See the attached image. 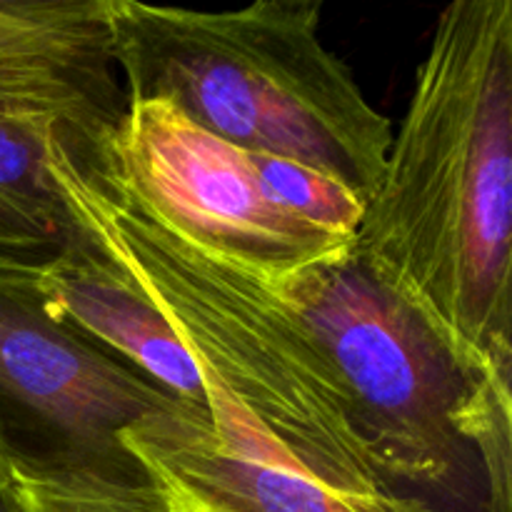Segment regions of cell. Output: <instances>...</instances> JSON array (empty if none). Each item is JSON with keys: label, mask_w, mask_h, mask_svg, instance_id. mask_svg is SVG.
Here are the masks:
<instances>
[{"label": "cell", "mask_w": 512, "mask_h": 512, "mask_svg": "<svg viewBox=\"0 0 512 512\" xmlns=\"http://www.w3.org/2000/svg\"><path fill=\"white\" fill-rule=\"evenodd\" d=\"M355 250L455 353L512 370V0L440 13Z\"/></svg>", "instance_id": "1"}, {"label": "cell", "mask_w": 512, "mask_h": 512, "mask_svg": "<svg viewBox=\"0 0 512 512\" xmlns=\"http://www.w3.org/2000/svg\"><path fill=\"white\" fill-rule=\"evenodd\" d=\"M108 0H0V83L55 80L125 100Z\"/></svg>", "instance_id": "10"}, {"label": "cell", "mask_w": 512, "mask_h": 512, "mask_svg": "<svg viewBox=\"0 0 512 512\" xmlns=\"http://www.w3.org/2000/svg\"><path fill=\"white\" fill-rule=\"evenodd\" d=\"M128 103L55 80L0 83V203L63 248L73 218L55 185L53 148L68 135L115 130Z\"/></svg>", "instance_id": "9"}, {"label": "cell", "mask_w": 512, "mask_h": 512, "mask_svg": "<svg viewBox=\"0 0 512 512\" xmlns=\"http://www.w3.org/2000/svg\"><path fill=\"white\" fill-rule=\"evenodd\" d=\"M38 268L0 260V473L25 488L160 485L128 435L210 418L55 318Z\"/></svg>", "instance_id": "5"}, {"label": "cell", "mask_w": 512, "mask_h": 512, "mask_svg": "<svg viewBox=\"0 0 512 512\" xmlns=\"http://www.w3.org/2000/svg\"><path fill=\"white\" fill-rule=\"evenodd\" d=\"M248 160L268 198L280 208L340 238L355 240L365 203L353 190L295 160L263 153H248Z\"/></svg>", "instance_id": "11"}, {"label": "cell", "mask_w": 512, "mask_h": 512, "mask_svg": "<svg viewBox=\"0 0 512 512\" xmlns=\"http://www.w3.org/2000/svg\"><path fill=\"white\" fill-rule=\"evenodd\" d=\"M113 173L155 223L268 285L353 243L280 208L245 150L213 138L168 103L128 105L113 135Z\"/></svg>", "instance_id": "6"}, {"label": "cell", "mask_w": 512, "mask_h": 512, "mask_svg": "<svg viewBox=\"0 0 512 512\" xmlns=\"http://www.w3.org/2000/svg\"><path fill=\"white\" fill-rule=\"evenodd\" d=\"M320 13V0L220 13L108 0L125 100L168 103L213 138L308 165L368 203L393 125L323 43Z\"/></svg>", "instance_id": "3"}, {"label": "cell", "mask_w": 512, "mask_h": 512, "mask_svg": "<svg viewBox=\"0 0 512 512\" xmlns=\"http://www.w3.org/2000/svg\"><path fill=\"white\" fill-rule=\"evenodd\" d=\"M60 250L55 240L40 233L23 215L0 203V260L43 265Z\"/></svg>", "instance_id": "13"}, {"label": "cell", "mask_w": 512, "mask_h": 512, "mask_svg": "<svg viewBox=\"0 0 512 512\" xmlns=\"http://www.w3.org/2000/svg\"><path fill=\"white\" fill-rule=\"evenodd\" d=\"M353 243L268 288L325 358L355 438L398 493L460 495L473 468L488 512H510V385L465 363Z\"/></svg>", "instance_id": "4"}, {"label": "cell", "mask_w": 512, "mask_h": 512, "mask_svg": "<svg viewBox=\"0 0 512 512\" xmlns=\"http://www.w3.org/2000/svg\"><path fill=\"white\" fill-rule=\"evenodd\" d=\"M70 218L65 245L38 268L45 308L210 418L198 365L170 320L93 233Z\"/></svg>", "instance_id": "7"}, {"label": "cell", "mask_w": 512, "mask_h": 512, "mask_svg": "<svg viewBox=\"0 0 512 512\" xmlns=\"http://www.w3.org/2000/svg\"><path fill=\"white\" fill-rule=\"evenodd\" d=\"M133 453L195 512H438L408 493H340L318 480L228 453L203 418H180L128 435Z\"/></svg>", "instance_id": "8"}, {"label": "cell", "mask_w": 512, "mask_h": 512, "mask_svg": "<svg viewBox=\"0 0 512 512\" xmlns=\"http://www.w3.org/2000/svg\"><path fill=\"white\" fill-rule=\"evenodd\" d=\"M25 493L30 512H195L163 480L140 490H60L33 485Z\"/></svg>", "instance_id": "12"}, {"label": "cell", "mask_w": 512, "mask_h": 512, "mask_svg": "<svg viewBox=\"0 0 512 512\" xmlns=\"http://www.w3.org/2000/svg\"><path fill=\"white\" fill-rule=\"evenodd\" d=\"M113 135L63 138L50 173L70 213L133 275L193 355L215 443L340 493H398L355 438L333 373L303 323L268 283L200 253L145 215L115 178Z\"/></svg>", "instance_id": "2"}, {"label": "cell", "mask_w": 512, "mask_h": 512, "mask_svg": "<svg viewBox=\"0 0 512 512\" xmlns=\"http://www.w3.org/2000/svg\"><path fill=\"white\" fill-rule=\"evenodd\" d=\"M0 512H30L25 488L5 473H0Z\"/></svg>", "instance_id": "14"}]
</instances>
